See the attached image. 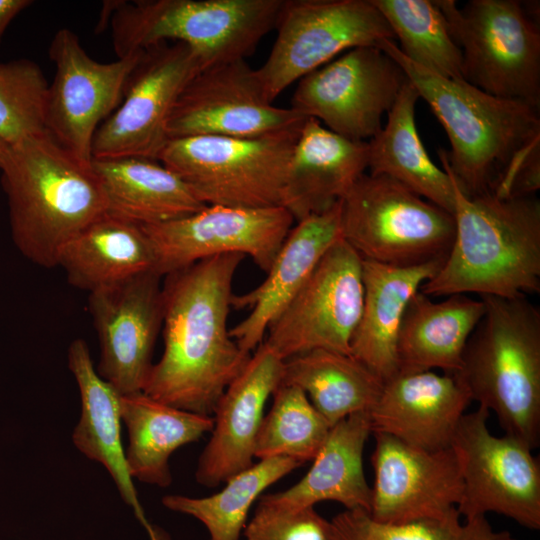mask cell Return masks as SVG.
Instances as JSON below:
<instances>
[{"label": "cell", "mask_w": 540, "mask_h": 540, "mask_svg": "<svg viewBox=\"0 0 540 540\" xmlns=\"http://www.w3.org/2000/svg\"><path fill=\"white\" fill-rule=\"evenodd\" d=\"M407 81L380 47H357L302 77L291 108L345 138L369 141Z\"/></svg>", "instance_id": "12"}, {"label": "cell", "mask_w": 540, "mask_h": 540, "mask_svg": "<svg viewBox=\"0 0 540 540\" xmlns=\"http://www.w3.org/2000/svg\"><path fill=\"white\" fill-rule=\"evenodd\" d=\"M275 29L271 52L256 69L271 103L339 54L396 40L371 0H283Z\"/></svg>", "instance_id": "10"}, {"label": "cell", "mask_w": 540, "mask_h": 540, "mask_svg": "<svg viewBox=\"0 0 540 540\" xmlns=\"http://www.w3.org/2000/svg\"><path fill=\"white\" fill-rule=\"evenodd\" d=\"M331 522L338 540H490L498 534L486 517L462 523L458 511L443 519L395 524L376 521L364 510L345 509Z\"/></svg>", "instance_id": "36"}, {"label": "cell", "mask_w": 540, "mask_h": 540, "mask_svg": "<svg viewBox=\"0 0 540 540\" xmlns=\"http://www.w3.org/2000/svg\"><path fill=\"white\" fill-rule=\"evenodd\" d=\"M380 48L404 70L442 124L451 149H439L445 170L467 197L504 193L518 166L540 146L539 109L445 78L407 59L393 41Z\"/></svg>", "instance_id": "2"}, {"label": "cell", "mask_w": 540, "mask_h": 540, "mask_svg": "<svg viewBox=\"0 0 540 540\" xmlns=\"http://www.w3.org/2000/svg\"><path fill=\"white\" fill-rule=\"evenodd\" d=\"M484 311V302L467 294L449 295L436 302L417 291L405 309L398 333V373L458 372L467 341Z\"/></svg>", "instance_id": "26"}, {"label": "cell", "mask_w": 540, "mask_h": 540, "mask_svg": "<svg viewBox=\"0 0 540 540\" xmlns=\"http://www.w3.org/2000/svg\"><path fill=\"white\" fill-rule=\"evenodd\" d=\"M284 360L264 341L220 397L211 437L202 451L196 481L217 487L253 464L255 440L267 399L279 386Z\"/></svg>", "instance_id": "20"}, {"label": "cell", "mask_w": 540, "mask_h": 540, "mask_svg": "<svg viewBox=\"0 0 540 540\" xmlns=\"http://www.w3.org/2000/svg\"><path fill=\"white\" fill-rule=\"evenodd\" d=\"M200 70L196 54L181 42L144 49L120 105L95 133L92 160L137 157L158 161L169 140L167 123L175 103Z\"/></svg>", "instance_id": "13"}, {"label": "cell", "mask_w": 540, "mask_h": 540, "mask_svg": "<svg viewBox=\"0 0 540 540\" xmlns=\"http://www.w3.org/2000/svg\"><path fill=\"white\" fill-rule=\"evenodd\" d=\"M370 516L384 523L443 519L457 511L462 478L451 447L428 451L373 433Z\"/></svg>", "instance_id": "19"}, {"label": "cell", "mask_w": 540, "mask_h": 540, "mask_svg": "<svg viewBox=\"0 0 540 540\" xmlns=\"http://www.w3.org/2000/svg\"><path fill=\"white\" fill-rule=\"evenodd\" d=\"M445 260L393 266L362 259V313L350 343V355L383 382L398 373L396 345L405 309Z\"/></svg>", "instance_id": "24"}, {"label": "cell", "mask_w": 540, "mask_h": 540, "mask_svg": "<svg viewBox=\"0 0 540 540\" xmlns=\"http://www.w3.org/2000/svg\"><path fill=\"white\" fill-rule=\"evenodd\" d=\"M307 117L274 106L245 59L199 71L181 92L167 123L168 139L259 137L303 126Z\"/></svg>", "instance_id": "17"}, {"label": "cell", "mask_w": 540, "mask_h": 540, "mask_svg": "<svg viewBox=\"0 0 540 540\" xmlns=\"http://www.w3.org/2000/svg\"><path fill=\"white\" fill-rule=\"evenodd\" d=\"M372 434L367 412L352 414L331 427L307 474L287 490L266 494L259 503L294 510L335 501L345 509L370 512L371 487L363 469V451Z\"/></svg>", "instance_id": "25"}, {"label": "cell", "mask_w": 540, "mask_h": 540, "mask_svg": "<svg viewBox=\"0 0 540 540\" xmlns=\"http://www.w3.org/2000/svg\"><path fill=\"white\" fill-rule=\"evenodd\" d=\"M114 3L111 27L118 58L158 43L181 42L193 50L203 70L250 55L275 29L283 0Z\"/></svg>", "instance_id": "6"}, {"label": "cell", "mask_w": 540, "mask_h": 540, "mask_svg": "<svg viewBox=\"0 0 540 540\" xmlns=\"http://www.w3.org/2000/svg\"><path fill=\"white\" fill-rule=\"evenodd\" d=\"M295 220L284 207L206 205L188 216L141 226L161 276L223 254L249 256L268 272Z\"/></svg>", "instance_id": "16"}, {"label": "cell", "mask_w": 540, "mask_h": 540, "mask_svg": "<svg viewBox=\"0 0 540 540\" xmlns=\"http://www.w3.org/2000/svg\"><path fill=\"white\" fill-rule=\"evenodd\" d=\"M243 534L246 540H338L332 522L314 507L281 510L260 503Z\"/></svg>", "instance_id": "38"}, {"label": "cell", "mask_w": 540, "mask_h": 540, "mask_svg": "<svg viewBox=\"0 0 540 540\" xmlns=\"http://www.w3.org/2000/svg\"><path fill=\"white\" fill-rule=\"evenodd\" d=\"M371 1L388 22L407 59L445 78L463 79L461 51L435 0Z\"/></svg>", "instance_id": "34"}, {"label": "cell", "mask_w": 540, "mask_h": 540, "mask_svg": "<svg viewBox=\"0 0 540 540\" xmlns=\"http://www.w3.org/2000/svg\"><path fill=\"white\" fill-rule=\"evenodd\" d=\"M368 141L338 135L307 118L292 151L282 206L295 222L341 201L368 168Z\"/></svg>", "instance_id": "23"}, {"label": "cell", "mask_w": 540, "mask_h": 540, "mask_svg": "<svg viewBox=\"0 0 540 540\" xmlns=\"http://www.w3.org/2000/svg\"><path fill=\"white\" fill-rule=\"evenodd\" d=\"M452 183L454 241L439 271L420 291L429 297L538 294L540 201L536 195L467 197Z\"/></svg>", "instance_id": "4"}, {"label": "cell", "mask_w": 540, "mask_h": 540, "mask_svg": "<svg viewBox=\"0 0 540 540\" xmlns=\"http://www.w3.org/2000/svg\"><path fill=\"white\" fill-rule=\"evenodd\" d=\"M49 84L29 59L0 63V139L14 144L45 131Z\"/></svg>", "instance_id": "37"}, {"label": "cell", "mask_w": 540, "mask_h": 540, "mask_svg": "<svg viewBox=\"0 0 540 540\" xmlns=\"http://www.w3.org/2000/svg\"><path fill=\"white\" fill-rule=\"evenodd\" d=\"M462 54L463 79L480 90L540 108L539 4L435 0Z\"/></svg>", "instance_id": "7"}, {"label": "cell", "mask_w": 540, "mask_h": 540, "mask_svg": "<svg viewBox=\"0 0 540 540\" xmlns=\"http://www.w3.org/2000/svg\"><path fill=\"white\" fill-rule=\"evenodd\" d=\"M485 311L455 375L506 435L540 444V310L527 297L483 295Z\"/></svg>", "instance_id": "5"}, {"label": "cell", "mask_w": 540, "mask_h": 540, "mask_svg": "<svg viewBox=\"0 0 540 540\" xmlns=\"http://www.w3.org/2000/svg\"><path fill=\"white\" fill-rule=\"evenodd\" d=\"M142 51L101 63L87 54L73 31L59 29L49 46L56 71L48 87L45 131L75 157L91 163L95 133L120 105Z\"/></svg>", "instance_id": "15"}, {"label": "cell", "mask_w": 540, "mask_h": 540, "mask_svg": "<svg viewBox=\"0 0 540 540\" xmlns=\"http://www.w3.org/2000/svg\"><path fill=\"white\" fill-rule=\"evenodd\" d=\"M302 464L289 457H273L253 463L232 476L225 487L207 497L166 495L167 509L199 520L209 533V540H240L254 501L270 485Z\"/></svg>", "instance_id": "33"}, {"label": "cell", "mask_w": 540, "mask_h": 540, "mask_svg": "<svg viewBox=\"0 0 540 540\" xmlns=\"http://www.w3.org/2000/svg\"><path fill=\"white\" fill-rule=\"evenodd\" d=\"M341 234L362 259L414 266L446 259L455 220L398 181L365 173L341 200Z\"/></svg>", "instance_id": "9"}, {"label": "cell", "mask_w": 540, "mask_h": 540, "mask_svg": "<svg viewBox=\"0 0 540 540\" xmlns=\"http://www.w3.org/2000/svg\"><path fill=\"white\" fill-rule=\"evenodd\" d=\"M490 540H515L506 531L498 532V534Z\"/></svg>", "instance_id": "40"}, {"label": "cell", "mask_w": 540, "mask_h": 540, "mask_svg": "<svg viewBox=\"0 0 540 540\" xmlns=\"http://www.w3.org/2000/svg\"><path fill=\"white\" fill-rule=\"evenodd\" d=\"M106 213L139 226L156 225L203 209L188 185L159 161L129 157L92 160Z\"/></svg>", "instance_id": "28"}, {"label": "cell", "mask_w": 540, "mask_h": 540, "mask_svg": "<svg viewBox=\"0 0 540 540\" xmlns=\"http://www.w3.org/2000/svg\"><path fill=\"white\" fill-rule=\"evenodd\" d=\"M363 298L362 258L341 237L270 324L264 342L283 360L314 349L350 355Z\"/></svg>", "instance_id": "14"}, {"label": "cell", "mask_w": 540, "mask_h": 540, "mask_svg": "<svg viewBox=\"0 0 540 540\" xmlns=\"http://www.w3.org/2000/svg\"><path fill=\"white\" fill-rule=\"evenodd\" d=\"M31 4L30 0H0V44L12 20Z\"/></svg>", "instance_id": "39"}, {"label": "cell", "mask_w": 540, "mask_h": 540, "mask_svg": "<svg viewBox=\"0 0 540 540\" xmlns=\"http://www.w3.org/2000/svg\"><path fill=\"white\" fill-rule=\"evenodd\" d=\"M91 163L65 150L46 131L9 144L0 171L11 238L32 263L56 267L63 247L106 213Z\"/></svg>", "instance_id": "3"}, {"label": "cell", "mask_w": 540, "mask_h": 540, "mask_svg": "<svg viewBox=\"0 0 540 540\" xmlns=\"http://www.w3.org/2000/svg\"><path fill=\"white\" fill-rule=\"evenodd\" d=\"M161 276L147 271L89 293L99 342L98 374L121 395L143 392L162 329Z\"/></svg>", "instance_id": "18"}, {"label": "cell", "mask_w": 540, "mask_h": 540, "mask_svg": "<svg viewBox=\"0 0 540 540\" xmlns=\"http://www.w3.org/2000/svg\"><path fill=\"white\" fill-rule=\"evenodd\" d=\"M121 418L128 432L125 458L131 477L161 488L172 483V453L214 426L213 416L167 405L143 392L121 396Z\"/></svg>", "instance_id": "29"}, {"label": "cell", "mask_w": 540, "mask_h": 540, "mask_svg": "<svg viewBox=\"0 0 540 540\" xmlns=\"http://www.w3.org/2000/svg\"><path fill=\"white\" fill-rule=\"evenodd\" d=\"M9 144L0 139V165L4 159Z\"/></svg>", "instance_id": "41"}, {"label": "cell", "mask_w": 540, "mask_h": 540, "mask_svg": "<svg viewBox=\"0 0 540 540\" xmlns=\"http://www.w3.org/2000/svg\"><path fill=\"white\" fill-rule=\"evenodd\" d=\"M258 431L254 457H289L303 464L313 460L324 445L330 425L303 390L280 383Z\"/></svg>", "instance_id": "35"}, {"label": "cell", "mask_w": 540, "mask_h": 540, "mask_svg": "<svg viewBox=\"0 0 540 540\" xmlns=\"http://www.w3.org/2000/svg\"><path fill=\"white\" fill-rule=\"evenodd\" d=\"M419 98L407 81L387 114L386 124L368 141V174L388 176L453 214L452 180L432 162L418 134L415 106Z\"/></svg>", "instance_id": "31"}, {"label": "cell", "mask_w": 540, "mask_h": 540, "mask_svg": "<svg viewBox=\"0 0 540 540\" xmlns=\"http://www.w3.org/2000/svg\"><path fill=\"white\" fill-rule=\"evenodd\" d=\"M68 368L77 382L81 412L72 434L75 447L87 458L102 464L113 479L123 501L148 529L133 484L121 441V394L97 372L85 340H73L67 353Z\"/></svg>", "instance_id": "27"}, {"label": "cell", "mask_w": 540, "mask_h": 540, "mask_svg": "<svg viewBox=\"0 0 540 540\" xmlns=\"http://www.w3.org/2000/svg\"><path fill=\"white\" fill-rule=\"evenodd\" d=\"M57 266L72 286L90 293L155 271V259L141 226L105 213L63 247Z\"/></svg>", "instance_id": "30"}, {"label": "cell", "mask_w": 540, "mask_h": 540, "mask_svg": "<svg viewBox=\"0 0 540 540\" xmlns=\"http://www.w3.org/2000/svg\"><path fill=\"white\" fill-rule=\"evenodd\" d=\"M472 402L453 374L433 370L397 373L383 383L367 412L372 434L384 433L423 450L451 446L458 424Z\"/></svg>", "instance_id": "21"}, {"label": "cell", "mask_w": 540, "mask_h": 540, "mask_svg": "<svg viewBox=\"0 0 540 540\" xmlns=\"http://www.w3.org/2000/svg\"><path fill=\"white\" fill-rule=\"evenodd\" d=\"M341 237V201L325 212L295 222L266 279L247 293L232 297V308L251 309L247 317L230 328L231 337L241 349L251 353L263 342L270 324L304 286L326 251Z\"/></svg>", "instance_id": "22"}, {"label": "cell", "mask_w": 540, "mask_h": 540, "mask_svg": "<svg viewBox=\"0 0 540 540\" xmlns=\"http://www.w3.org/2000/svg\"><path fill=\"white\" fill-rule=\"evenodd\" d=\"M245 258L223 254L163 276V353L143 393L167 405L213 416L251 353L230 335L233 281Z\"/></svg>", "instance_id": "1"}, {"label": "cell", "mask_w": 540, "mask_h": 540, "mask_svg": "<svg viewBox=\"0 0 540 540\" xmlns=\"http://www.w3.org/2000/svg\"><path fill=\"white\" fill-rule=\"evenodd\" d=\"M490 412L478 406L461 418L451 448L463 484L457 511L465 521L504 515L525 528H540V464L532 449L488 428Z\"/></svg>", "instance_id": "11"}, {"label": "cell", "mask_w": 540, "mask_h": 540, "mask_svg": "<svg viewBox=\"0 0 540 540\" xmlns=\"http://www.w3.org/2000/svg\"><path fill=\"white\" fill-rule=\"evenodd\" d=\"M301 128L259 137L169 139L158 161L205 205L283 207L287 168Z\"/></svg>", "instance_id": "8"}, {"label": "cell", "mask_w": 540, "mask_h": 540, "mask_svg": "<svg viewBox=\"0 0 540 540\" xmlns=\"http://www.w3.org/2000/svg\"><path fill=\"white\" fill-rule=\"evenodd\" d=\"M281 383L303 390L333 427L352 414L368 412L384 382L351 355L314 349L284 360Z\"/></svg>", "instance_id": "32"}]
</instances>
